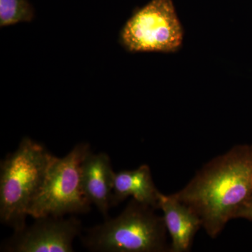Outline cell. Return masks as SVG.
Segmentation results:
<instances>
[{
	"instance_id": "6da1fadb",
	"label": "cell",
	"mask_w": 252,
	"mask_h": 252,
	"mask_svg": "<svg viewBox=\"0 0 252 252\" xmlns=\"http://www.w3.org/2000/svg\"><path fill=\"white\" fill-rule=\"evenodd\" d=\"M172 194L198 215L210 238H217L252 198V144L212 159Z\"/></svg>"
},
{
	"instance_id": "7a4b0ae2",
	"label": "cell",
	"mask_w": 252,
	"mask_h": 252,
	"mask_svg": "<svg viewBox=\"0 0 252 252\" xmlns=\"http://www.w3.org/2000/svg\"><path fill=\"white\" fill-rule=\"evenodd\" d=\"M54 156L43 144L24 137L0 166V220L14 232L26 226L28 209L40 189Z\"/></svg>"
},
{
	"instance_id": "3957f363",
	"label": "cell",
	"mask_w": 252,
	"mask_h": 252,
	"mask_svg": "<svg viewBox=\"0 0 252 252\" xmlns=\"http://www.w3.org/2000/svg\"><path fill=\"white\" fill-rule=\"evenodd\" d=\"M132 198L119 216L86 230L82 245L91 252H170L163 217Z\"/></svg>"
},
{
	"instance_id": "277c9868",
	"label": "cell",
	"mask_w": 252,
	"mask_h": 252,
	"mask_svg": "<svg viewBox=\"0 0 252 252\" xmlns=\"http://www.w3.org/2000/svg\"><path fill=\"white\" fill-rule=\"evenodd\" d=\"M90 150L89 144L79 143L65 157H54L40 189L30 204L28 216L36 220L89 211L91 204L81 186V164Z\"/></svg>"
},
{
	"instance_id": "5b68a950",
	"label": "cell",
	"mask_w": 252,
	"mask_h": 252,
	"mask_svg": "<svg viewBox=\"0 0 252 252\" xmlns=\"http://www.w3.org/2000/svg\"><path fill=\"white\" fill-rule=\"evenodd\" d=\"M183 40L172 0H151L134 12L119 34L121 45L130 53H175Z\"/></svg>"
},
{
	"instance_id": "8992f818",
	"label": "cell",
	"mask_w": 252,
	"mask_h": 252,
	"mask_svg": "<svg viewBox=\"0 0 252 252\" xmlns=\"http://www.w3.org/2000/svg\"><path fill=\"white\" fill-rule=\"evenodd\" d=\"M81 233V221L75 217H41L14 232L1 244V252H72L73 240Z\"/></svg>"
},
{
	"instance_id": "52a82bcc",
	"label": "cell",
	"mask_w": 252,
	"mask_h": 252,
	"mask_svg": "<svg viewBox=\"0 0 252 252\" xmlns=\"http://www.w3.org/2000/svg\"><path fill=\"white\" fill-rule=\"evenodd\" d=\"M158 210L163 213L167 233L171 238L170 252H188L203 223L198 215L173 194L159 195Z\"/></svg>"
},
{
	"instance_id": "ba28073f",
	"label": "cell",
	"mask_w": 252,
	"mask_h": 252,
	"mask_svg": "<svg viewBox=\"0 0 252 252\" xmlns=\"http://www.w3.org/2000/svg\"><path fill=\"white\" fill-rule=\"evenodd\" d=\"M114 174L107 154H93L90 150L81 162V181L84 195L106 219L112 207Z\"/></svg>"
},
{
	"instance_id": "9c48e42d",
	"label": "cell",
	"mask_w": 252,
	"mask_h": 252,
	"mask_svg": "<svg viewBox=\"0 0 252 252\" xmlns=\"http://www.w3.org/2000/svg\"><path fill=\"white\" fill-rule=\"evenodd\" d=\"M148 165L143 164L132 170L114 172L113 177L112 207L128 197L158 210L159 195Z\"/></svg>"
},
{
	"instance_id": "30bf717a",
	"label": "cell",
	"mask_w": 252,
	"mask_h": 252,
	"mask_svg": "<svg viewBox=\"0 0 252 252\" xmlns=\"http://www.w3.org/2000/svg\"><path fill=\"white\" fill-rule=\"evenodd\" d=\"M35 17L29 0H0V27L30 23Z\"/></svg>"
},
{
	"instance_id": "8fae6325",
	"label": "cell",
	"mask_w": 252,
	"mask_h": 252,
	"mask_svg": "<svg viewBox=\"0 0 252 252\" xmlns=\"http://www.w3.org/2000/svg\"><path fill=\"white\" fill-rule=\"evenodd\" d=\"M238 218L245 219L252 221V198L239 213Z\"/></svg>"
}]
</instances>
